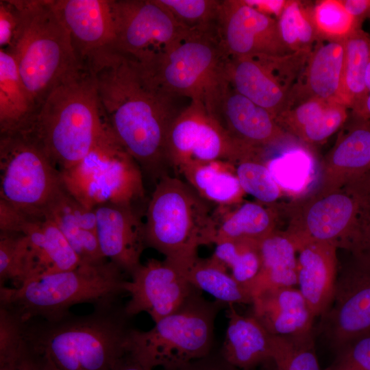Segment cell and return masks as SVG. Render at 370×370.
Segmentation results:
<instances>
[{"label":"cell","instance_id":"16","mask_svg":"<svg viewBox=\"0 0 370 370\" xmlns=\"http://www.w3.org/2000/svg\"><path fill=\"white\" fill-rule=\"evenodd\" d=\"M320 333L334 352L370 331V268L356 261L336 278L331 305L321 317Z\"/></svg>","mask_w":370,"mask_h":370},{"label":"cell","instance_id":"27","mask_svg":"<svg viewBox=\"0 0 370 370\" xmlns=\"http://www.w3.org/2000/svg\"><path fill=\"white\" fill-rule=\"evenodd\" d=\"M38 111L20 76L16 61L0 49V136L26 132Z\"/></svg>","mask_w":370,"mask_h":370},{"label":"cell","instance_id":"23","mask_svg":"<svg viewBox=\"0 0 370 370\" xmlns=\"http://www.w3.org/2000/svg\"><path fill=\"white\" fill-rule=\"evenodd\" d=\"M334 242L312 241L301 245L297 265V285L314 318L331 305L336 284Z\"/></svg>","mask_w":370,"mask_h":370},{"label":"cell","instance_id":"37","mask_svg":"<svg viewBox=\"0 0 370 370\" xmlns=\"http://www.w3.org/2000/svg\"><path fill=\"white\" fill-rule=\"evenodd\" d=\"M354 125L332 153L334 164L353 173L370 168V120L352 113Z\"/></svg>","mask_w":370,"mask_h":370},{"label":"cell","instance_id":"17","mask_svg":"<svg viewBox=\"0 0 370 370\" xmlns=\"http://www.w3.org/2000/svg\"><path fill=\"white\" fill-rule=\"evenodd\" d=\"M0 232H21L27 236L33 264L31 279L71 270L81 264L63 233L51 220L25 215L3 199H0Z\"/></svg>","mask_w":370,"mask_h":370},{"label":"cell","instance_id":"12","mask_svg":"<svg viewBox=\"0 0 370 370\" xmlns=\"http://www.w3.org/2000/svg\"><path fill=\"white\" fill-rule=\"evenodd\" d=\"M114 49L151 66L190 31L155 0L112 1Z\"/></svg>","mask_w":370,"mask_h":370},{"label":"cell","instance_id":"29","mask_svg":"<svg viewBox=\"0 0 370 370\" xmlns=\"http://www.w3.org/2000/svg\"><path fill=\"white\" fill-rule=\"evenodd\" d=\"M296 249L290 238L271 233L260 241L261 267L251 286L253 297L266 288L297 284Z\"/></svg>","mask_w":370,"mask_h":370},{"label":"cell","instance_id":"43","mask_svg":"<svg viewBox=\"0 0 370 370\" xmlns=\"http://www.w3.org/2000/svg\"><path fill=\"white\" fill-rule=\"evenodd\" d=\"M348 108L343 103L330 102L297 134L306 140L319 142L336 131L348 118Z\"/></svg>","mask_w":370,"mask_h":370},{"label":"cell","instance_id":"38","mask_svg":"<svg viewBox=\"0 0 370 370\" xmlns=\"http://www.w3.org/2000/svg\"><path fill=\"white\" fill-rule=\"evenodd\" d=\"M184 28L190 31H211L217 24L222 1L155 0Z\"/></svg>","mask_w":370,"mask_h":370},{"label":"cell","instance_id":"3","mask_svg":"<svg viewBox=\"0 0 370 370\" xmlns=\"http://www.w3.org/2000/svg\"><path fill=\"white\" fill-rule=\"evenodd\" d=\"M107 126L93 74L85 66L48 95L23 134L64 171L82 161Z\"/></svg>","mask_w":370,"mask_h":370},{"label":"cell","instance_id":"14","mask_svg":"<svg viewBox=\"0 0 370 370\" xmlns=\"http://www.w3.org/2000/svg\"><path fill=\"white\" fill-rule=\"evenodd\" d=\"M217 31L229 57L292 53L281 38L277 19L258 11L245 1H221Z\"/></svg>","mask_w":370,"mask_h":370},{"label":"cell","instance_id":"22","mask_svg":"<svg viewBox=\"0 0 370 370\" xmlns=\"http://www.w3.org/2000/svg\"><path fill=\"white\" fill-rule=\"evenodd\" d=\"M252 315L273 336H293L313 330L314 319L299 289L266 288L253 297Z\"/></svg>","mask_w":370,"mask_h":370},{"label":"cell","instance_id":"25","mask_svg":"<svg viewBox=\"0 0 370 370\" xmlns=\"http://www.w3.org/2000/svg\"><path fill=\"white\" fill-rule=\"evenodd\" d=\"M227 306L228 323L219 350L223 357L241 370H252L272 361V335L252 314L242 315L234 304Z\"/></svg>","mask_w":370,"mask_h":370},{"label":"cell","instance_id":"13","mask_svg":"<svg viewBox=\"0 0 370 370\" xmlns=\"http://www.w3.org/2000/svg\"><path fill=\"white\" fill-rule=\"evenodd\" d=\"M308 54L229 57L227 79L236 92L268 110L276 119L288 106Z\"/></svg>","mask_w":370,"mask_h":370},{"label":"cell","instance_id":"44","mask_svg":"<svg viewBox=\"0 0 370 370\" xmlns=\"http://www.w3.org/2000/svg\"><path fill=\"white\" fill-rule=\"evenodd\" d=\"M0 370L49 369L43 360L28 345L23 337L21 345L15 350L0 358Z\"/></svg>","mask_w":370,"mask_h":370},{"label":"cell","instance_id":"5","mask_svg":"<svg viewBox=\"0 0 370 370\" xmlns=\"http://www.w3.org/2000/svg\"><path fill=\"white\" fill-rule=\"evenodd\" d=\"M123 271L113 262L81 263L75 269L31 279L19 287L0 288V307L21 322L56 320L81 303L95 306L116 301L125 292Z\"/></svg>","mask_w":370,"mask_h":370},{"label":"cell","instance_id":"28","mask_svg":"<svg viewBox=\"0 0 370 370\" xmlns=\"http://www.w3.org/2000/svg\"><path fill=\"white\" fill-rule=\"evenodd\" d=\"M177 175L186 182L205 201L216 207L231 206L242 197L235 164L225 160L192 162Z\"/></svg>","mask_w":370,"mask_h":370},{"label":"cell","instance_id":"51","mask_svg":"<svg viewBox=\"0 0 370 370\" xmlns=\"http://www.w3.org/2000/svg\"><path fill=\"white\" fill-rule=\"evenodd\" d=\"M365 86L367 90V99L364 116L370 120V56L365 76Z\"/></svg>","mask_w":370,"mask_h":370},{"label":"cell","instance_id":"34","mask_svg":"<svg viewBox=\"0 0 370 370\" xmlns=\"http://www.w3.org/2000/svg\"><path fill=\"white\" fill-rule=\"evenodd\" d=\"M259 242L250 240L222 241L215 244L211 257L227 270L230 269L231 275L251 291V284L261 267Z\"/></svg>","mask_w":370,"mask_h":370},{"label":"cell","instance_id":"10","mask_svg":"<svg viewBox=\"0 0 370 370\" xmlns=\"http://www.w3.org/2000/svg\"><path fill=\"white\" fill-rule=\"evenodd\" d=\"M63 186L61 172L30 136H0V199L25 215L43 217Z\"/></svg>","mask_w":370,"mask_h":370},{"label":"cell","instance_id":"35","mask_svg":"<svg viewBox=\"0 0 370 370\" xmlns=\"http://www.w3.org/2000/svg\"><path fill=\"white\" fill-rule=\"evenodd\" d=\"M32 260L27 236L21 232H0V282L11 281L17 288L32 274Z\"/></svg>","mask_w":370,"mask_h":370},{"label":"cell","instance_id":"36","mask_svg":"<svg viewBox=\"0 0 370 370\" xmlns=\"http://www.w3.org/2000/svg\"><path fill=\"white\" fill-rule=\"evenodd\" d=\"M314 331L293 336L272 335V361L277 370H322L315 351Z\"/></svg>","mask_w":370,"mask_h":370},{"label":"cell","instance_id":"18","mask_svg":"<svg viewBox=\"0 0 370 370\" xmlns=\"http://www.w3.org/2000/svg\"><path fill=\"white\" fill-rule=\"evenodd\" d=\"M97 235L103 256L130 275L141 264L147 246L145 223L132 204L107 202L95 208Z\"/></svg>","mask_w":370,"mask_h":370},{"label":"cell","instance_id":"24","mask_svg":"<svg viewBox=\"0 0 370 370\" xmlns=\"http://www.w3.org/2000/svg\"><path fill=\"white\" fill-rule=\"evenodd\" d=\"M217 118L232 138L251 147L273 143L282 134L275 119L268 110L236 92L230 85Z\"/></svg>","mask_w":370,"mask_h":370},{"label":"cell","instance_id":"49","mask_svg":"<svg viewBox=\"0 0 370 370\" xmlns=\"http://www.w3.org/2000/svg\"><path fill=\"white\" fill-rule=\"evenodd\" d=\"M289 0L245 1L258 11L278 19Z\"/></svg>","mask_w":370,"mask_h":370},{"label":"cell","instance_id":"26","mask_svg":"<svg viewBox=\"0 0 370 370\" xmlns=\"http://www.w3.org/2000/svg\"><path fill=\"white\" fill-rule=\"evenodd\" d=\"M370 197L362 196L353 200L342 194L330 195L315 203L307 216L308 234L299 245L312 241L334 242L338 236L346 238L349 247L359 225L356 216L360 207L369 203Z\"/></svg>","mask_w":370,"mask_h":370},{"label":"cell","instance_id":"20","mask_svg":"<svg viewBox=\"0 0 370 370\" xmlns=\"http://www.w3.org/2000/svg\"><path fill=\"white\" fill-rule=\"evenodd\" d=\"M43 217L59 227L81 263L99 264L107 261L97 238L95 210L77 199L64 183L45 209Z\"/></svg>","mask_w":370,"mask_h":370},{"label":"cell","instance_id":"42","mask_svg":"<svg viewBox=\"0 0 370 370\" xmlns=\"http://www.w3.org/2000/svg\"><path fill=\"white\" fill-rule=\"evenodd\" d=\"M334 353V360L323 370H370V331L349 339Z\"/></svg>","mask_w":370,"mask_h":370},{"label":"cell","instance_id":"41","mask_svg":"<svg viewBox=\"0 0 370 370\" xmlns=\"http://www.w3.org/2000/svg\"><path fill=\"white\" fill-rule=\"evenodd\" d=\"M245 158L236 165V175L244 191L263 203L274 201L279 196L278 184L273 179L267 166Z\"/></svg>","mask_w":370,"mask_h":370},{"label":"cell","instance_id":"4","mask_svg":"<svg viewBox=\"0 0 370 370\" xmlns=\"http://www.w3.org/2000/svg\"><path fill=\"white\" fill-rule=\"evenodd\" d=\"M18 23L10 47L37 109L57 87L84 68L51 0H11Z\"/></svg>","mask_w":370,"mask_h":370},{"label":"cell","instance_id":"21","mask_svg":"<svg viewBox=\"0 0 370 370\" xmlns=\"http://www.w3.org/2000/svg\"><path fill=\"white\" fill-rule=\"evenodd\" d=\"M344 40L319 39L309 53L303 71L291 90L288 106L309 98L342 103Z\"/></svg>","mask_w":370,"mask_h":370},{"label":"cell","instance_id":"9","mask_svg":"<svg viewBox=\"0 0 370 370\" xmlns=\"http://www.w3.org/2000/svg\"><path fill=\"white\" fill-rule=\"evenodd\" d=\"M139 167L108 125L82 161L61 173L69 191L94 209L107 202L132 204L141 197L143 186Z\"/></svg>","mask_w":370,"mask_h":370},{"label":"cell","instance_id":"47","mask_svg":"<svg viewBox=\"0 0 370 370\" xmlns=\"http://www.w3.org/2000/svg\"><path fill=\"white\" fill-rule=\"evenodd\" d=\"M175 370H241L228 362L220 352L191 360Z\"/></svg>","mask_w":370,"mask_h":370},{"label":"cell","instance_id":"45","mask_svg":"<svg viewBox=\"0 0 370 370\" xmlns=\"http://www.w3.org/2000/svg\"><path fill=\"white\" fill-rule=\"evenodd\" d=\"M349 248L357 262L370 268V214L365 213Z\"/></svg>","mask_w":370,"mask_h":370},{"label":"cell","instance_id":"7","mask_svg":"<svg viewBox=\"0 0 370 370\" xmlns=\"http://www.w3.org/2000/svg\"><path fill=\"white\" fill-rule=\"evenodd\" d=\"M225 304L206 300L195 287L171 314L149 330L132 328L127 352L145 370H175L212 352L214 322Z\"/></svg>","mask_w":370,"mask_h":370},{"label":"cell","instance_id":"30","mask_svg":"<svg viewBox=\"0 0 370 370\" xmlns=\"http://www.w3.org/2000/svg\"><path fill=\"white\" fill-rule=\"evenodd\" d=\"M344 45L341 101L352 113L365 117V76L370 56V35L362 29H356L345 39Z\"/></svg>","mask_w":370,"mask_h":370},{"label":"cell","instance_id":"31","mask_svg":"<svg viewBox=\"0 0 370 370\" xmlns=\"http://www.w3.org/2000/svg\"><path fill=\"white\" fill-rule=\"evenodd\" d=\"M214 217L212 244L233 240L260 241L271 234V217L260 204L247 202L234 209L216 207Z\"/></svg>","mask_w":370,"mask_h":370},{"label":"cell","instance_id":"15","mask_svg":"<svg viewBox=\"0 0 370 370\" xmlns=\"http://www.w3.org/2000/svg\"><path fill=\"white\" fill-rule=\"evenodd\" d=\"M130 276L124 284L130 295L125 313L131 317L145 312L155 323L177 310L195 288L182 269L166 259H149Z\"/></svg>","mask_w":370,"mask_h":370},{"label":"cell","instance_id":"2","mask_svg":"<svg viewBox=\"0 0 370 370\" xmlns=\"http://www.w3.org/2000/svg\"><path fill=\"white\" fill-rule=\"evenodd\" d=\"M129 317L115 301L86 315L22 322L23 334L49 370H111L127 352Z\"/></svg>","mask_w":370,"mask_h":370},{"label":"cell","instance_id":"8","mask_svg":"<svg viewBox=\"0 0 370 370\" xmlns=\"http://www.w3.org/2000/svg\"><path fill=\"white\" fill-rule=\"evenodd\" d=\"M228 58L217 29L190 31L146 67L166 91L201 103L217 118L230 86Z\"/></svg>","mask_w":370,"mask_h":370},{"label":"cell","instance_id":"32","mask_svg":"<svg viewBox=\"0 0 370 370\" xmlns=\"http://www.w3.org/2000/svg\"><path fill=\"white\" fill-rule=\"evenodd\" d=\"M181 269L191 285L208 293L216 300L226 305L252 304L250 290L238 283L227 269L212 257H198L190 264Z\"/></svg>","mask_w":370,"mask_h":370},{"label":"cell","instance_id":"6","mask_svg":"<svg viewBox=\"0 0 370 370\" xmlns=\"http://www.w3.org/2000/svg\"><path fill=\"white\" fill-rule=\"evenodd\" d=\"M214 210L186 182L163 175L147 206L146 245L162 254L165 259L186 267L198 258L199 246L212 244Z\"/></svg>","mask_w":370,"mask_h":370},{"label":"cell","instance_id":"11","mask_svg":"<svg viewBox=\"0 0 370 370\" xmlns=\"http://www.w3.org/2000/svg\"><path fill=\"white\" fill-rule=\"evenodd\" d=\"M255 150L232 138L201 103L194 101L173 121L166 145L169 166L176 175L192 162L220 160L236 164L254 156Z\"/></svg>","mask_w":370,"mask_h":370},{"label":"cell","instance_id":"19","mask_svg":"<svg viewBox=\"0 0 370 370\" xmlns=\"http://www.w3.org/2000/svg\"><path fill=\"white\" fill-rule=\"evenodd\" d=\"M51 1L68 29L75 53L83 65L99 51L112 46L115 33L112 1Z\"/></svg>","mask_w":370,"mask_h":370},{"label":"cell","instance_id":"39","mask_svg":"<svg viewBox=\"0 0 370 370\" xmlns=\"http://www.w3.org/2000/svg\"><path fill=\"white\" fill-rule=\"evenodd\" d=\"M267 166L278 186L294 192L306 186L314 168L312 158L301 149L285 152L272 159Z\"/></svg>","mask_w":370,"mask_h":370},{"label":"cell","instance_id":"1","mask_svg":"<svg viewBox=\"0 0 370 370\" xmlns=\"http://www.w3.org/2000/svg\"><path fill=\"white\" fill-rule=\"evenodd\" d=\"M100 106L116 137L153 178L166 174V138L180 113L176 96L166 91L141 63L109 47L86 62Z\"/></svg>","mask_w":370,"mask_h":370},{"label":"cell","instance_id":"40","mask_svg":"<svg viewBox=\"0 0 370 370\" xmlns=\"http://www.w3.org/2000/svg\"><path fill=\"white\" fill-rule=\"evenodd\" d=\"M312 14L321 38L345 40L356 28L341 0H321L312 5Z\"/></svg>","mask_w":370,"mask_h":370},{"label":"cell","instance_id":"50","mask_svg":"<svg viewBox=\"0 0 370 370\" xmlns=\"http://www.w3.org/2000/svg\"><path fill=\"white\" fill-rule=\"evenodd\" d=\"M111 370H145L127 352L122 356Z\"/></svg>","mask_w":370,"mask_h":370},{"label":"cell","instance_id":"33","mask_svg":"<svg viewBox=\"0 0 370 370\" xmlns=\"http://www.w3.org/2000/svg\"><path fill=\"white\" fill-rule=\"evenodd\" d=\"M312 5L289 0L277 20L281 38L291 53H310L321 38L313 21Z\"/></svg>","mask_w":370,"mask_h":370},{"label":"cell","instance_id":"46","mask_svg":"<svg viewBox=\"0 0 370 370\" xmlns=\"http://www.w3.org/2000/svg\"><path fill=\"white\" fill-rule=\"evenodd\" d=\"M18 23L16 8L12 1L0 3V44L1 49H8L13 39Z\"/></svg>","mask_w":370,"mask_h":370},{"label":"cell","instance_id":"48","mask_svg":"<svg viewBox=\"0 0 370 370\" xmlns=\"http://www.w3.org/2000/svg\"><path fill=\"white\" fill-rule=\"evenodd\" d=\"M345 9L353 17L356 28L362 29V25L370 19V0H341Z\"/></svg>","mask_w":370,"mask_h":370}]
</instances>
